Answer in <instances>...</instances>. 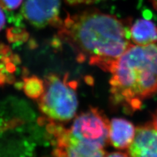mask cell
Here are the masks:
<instances>
[{
    "label": "cell",
    "instance_id": "8",
    "mask_svg": "<svg viewBox=\"0 0 157 157\" xmlns=\"http://www.w3.org/2000/svg\"><path fill=\"white\" fill-rule=\"evenodd\" d=\"M136 130L131 122L122 118H113L109 122V141L118 149L128 148L133 141Z\"/></svg>",
    "mask_w": 157,
    "mask_h": 157
},
{
    "label": "cell",
    "instance_id": "1",
    "mask_svg": "<svg viewBox=\"0 0 157 157\" xmlns=\"http://www.w3.org/2000/svg\"><path fill=\"white\" fill-rule=\"evenodd\" d=\"M58 29L59 37L73 49L78 62L107 72L132 43L123 22L96 10L68 14Z\"/></svg>",
    "mask_w": 157,
    "mask_h": 157
},
{
    "label": "cell",
    "instance_id": "2",
    "mask_svg": "<svg viewBox=\"0 0 157 157\" xmlns=\"http://www.w3.org/2000/svg\"><path fill=\"white\" fill-rule=\"evenodd\" d=\"M109 72L112 104L128 113L141 109L144 101L157 93V43H132Z\"/></svg>",
    "mask_w": 157,
    "mask_h": 157
},
{
    "label": "cell",
    "instance_id": "5",
    "mask_svg": "<svg viewBox=\"0 0 157 157\" xmlns=\"http://www.w3.org/2000/svg\"><path fill=\"white\" fill-rule=\"evenodd\" d=\"M47 130L52 136L56 148L53 157H105L104 148L78 140L73 137L66 128L57 122H52Z\"/></svg>",
    "mask_w": 157,
    "mask_h": 157
},
{
    "label": "cell",
    "instance_id": "13",
    "mask_svg": "<svg viewBox=\"0 0 157 157\" xmlns=\"http://www.w3.org/2000/svg\"><path fill=\"white\" fill-rule=\"evenodd\" d=\"M3 9V8L0 6V31L2 30L6 22V14H5Z\"/></svg>",
    "mask_w": 157,
    "mask_h": 157
},
{
    "label": "cell",
    "instance_id": "14",
    "mask_svg": "<svg viewBox=\"0 0 157 157\" xmlns=\"http://www.w3.org/2000/svg\"><path fill=\"white\" fill-rule=\"evenodd\" d=\"M105 157H130L127 154L122 152H113L106 155Z\"/></svg>",
    "mask_w": 157,
    "mask_h": 157
},
{
    "label": "cell",
    "instance_id": "10",
    "mask_svg": "<svg viewBox=\"0 0 157 157\" xmlns=\"http://www.w3.org/2000/svg\"><path fill=\"white\" fill-rule=\"evenodd\" d=\"M23 90L26 96L33 100H39L45 89L44 81L36 76L26 77L24 79Z\"/></svg>",
    "mask_w": 157,
    "mask_h": 157
},
{
    "label": "cell",
    "instance_id": "9",
    "mask_svg": "<svg viewBox=\"0 0 157 157\" xmlns=\"http://www.w3.org/2000/svg\"><path fill=\"white\" fill-rule=\"evenodd\" d=\"M131 41L137 45H148L157 42V27L146 19L137 20L130 27Z\"/></svg>",
    "mask_w": 157,
    "mask_h": 157
},
{
    "label": "cell",
    "instance_id": "12",
    "mask_svg": "<svg viewBox=\"0 0 157 157\" xmlns=\"http://www.w3.org/2000/svg\"><path fill=\"white\" fill-rule=\"evenodd\" d=\"M96 0H65L67 4L70 6H77L81 4H90L96 2Z\"/></svg>",
    "mask_w": 157,
    "mask_h": 157
},
{
    "label": "cell",
    "instance_id": "6",
    "mask_svg": "<svg viewBox=\"0 0 157 157\" xmlns=\"http://www.w3.org/2000/svg\"><path fill=\"white\" fill-rule=\"evenodd\" d=\"M60 0H25L22 8V15L32 25L43 28L61 25Z\"/></svg>",
    "mask_w": 157,
    "mask_h": 157
},
{
    "label": "cell",
    "instance_id": "7",
    "mask_svg": "<svg viewBox=\"0 0 157 157\" xmlns=\"http://www.w3.org/2000/svg\"><path fill=\"white\" fill-rule=\"evenodd\" d=\"M128 154L130 157H157V130L153 124L137 128Z\"/></svg>",
    "mask_w": 157,
    "mask_h": 157
},
{
    "label": "cell",
    "instance_id": "3",
    "mask_svg": "<svg viewBox=\"0 0 157 157\" xmlns=\"http://www.w3.org/2000/svg\"><path fill=\"white\" fill-rule=\"evenodd\" d=\"M45 89L38 100L39 109L47 119L67 122L75 117L78 107V83L68 75L61 77L54 73L45 77Z\"/></svg>",
    "mask_w": 157,
    "mask_h": 157
},
{
    "label": "cell",
    "instance_id": "4",
    "mask_svg": "<svg viewBox=\"0 0 157 157\" xmlns=\"http://www.w3.org/2000/svg\"><path fill=\"white\" fill-rule=\"evenodd\" d=\"M109 121L101 110L90 107L77 116L68 131L74 138L104 148L109 141Z\"/></svg>",
    "mask_w": 157,
    "mask_h": 157
},
{
    "label": "cell",
    "instance_id": "15",
    "mask_svg": "<svg viewBox=\"0 0 157 157\" xmlns=\"http://www.w3.org/2000/svg\"><path fill=\"white\" fill-rule=\"evenodd\" d=\"M153 124L155 129L157 130V111L153 115Z\"/></svg>",
    "mask_w": 157,
    "mask_h": 157
},
{
    "label": "cell",
    "instance_id": "11",
    "mask_svg": "<svg viewBox=\"0 0 157 157\" xmlns=\"http://www.w3.org/2000/svg\"><path fill=\"white\" fill-rule=\"evenodd\" d=\"M23 0H0V6L8 11H13L21 6Z\"/></svg>",
    "mask_w": 157,
    "mask_h": 157
}]
</instances>
